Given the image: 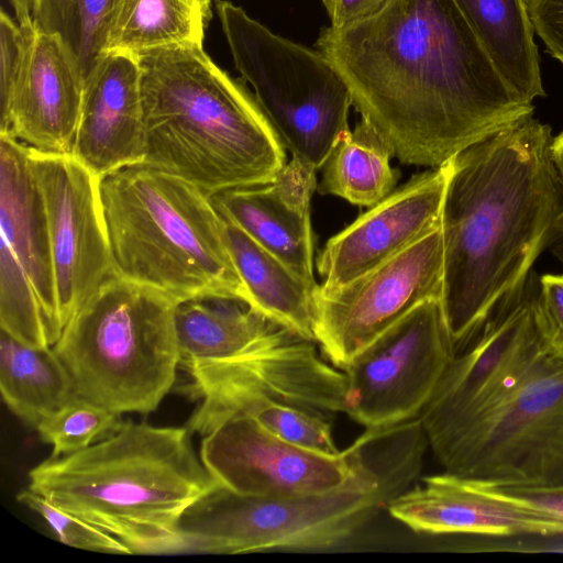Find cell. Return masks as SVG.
I'll use <instances>...</instances> for the list:
<instances>
[{
    "label": "cell",
    "mask_w": 563,
    "mask_h": 563,
    "mask_svg": "<svg viewBox=\"0 0 563 563\" xmlns=\"http://www.w3.org/2000/svg\"><path fill=\"white\" fill-rule=\"evenodd\" d=\"M316 47L406 165L440 167L534 110L497 71L454 0H393L369 19L322 27Z\"/></svg>",
    "instance_id": "obj_1"
},
{
    "label": "cell",
    "mask_w": 563,
    "mask_h": 563,
    "mask_svg": "<svg viewBox=\"0 0 563 563\" xmlns=\"http://www.w3.org/2000/svg\"><path fill=\"white\" fill-rule=\"evenodd\" d=\"M552 139L531 114L450 159L441 301L455 350L525 284L563 224Z\"/></svg>",
    "instance_id": "obj_2"
},
{
    "label": "cell",
    "mask_w": 563,
    "mask_h": 563,
    "mask_svg": "<svg viewBox=\"0 0 563 563\" xmlns=\"http://www.w3.org/2000/svg\"><path fill=\"white\" fill-rule=\"evenodd\" d=\"M141 69L143 162L211 195L266 185L286 165L285 147L245 81L203 46L151 51Z\"/></svg>",
    "instance_id": "obj_3"
},
{
    "label": "cell",
    "mask_w": 563,
    "mask_h": 563,
    "mask_svg": "<svg viewBox=\"0 0 563 563\" xmlns=\"http://www.w3.org/2000/svg\"><path fill=\"white\" fill-rule=\"evenodd\" d=\"M187 427L121 421L107 438L29 472V489L112 534L132 554L184 553L179 522L219 482Z\"/></svg>",
    "instance_id": "obj_4"
},
{
    "label": "cell",
    "mask_w": 563,
    "mask_h": 563,
    "mask_svg": "<svg viewBox=\"0 0 563 563\" xmlns=\"http://www.w3.org/2000/svg\"><path fill=\"white\" fill-rule=\"evenodd\" d=\"M99 196L113 274L176 302L221 297L249 303L209 194L137 163L101 176Z\"/></svg>",
    "instance_id": "obj_5"
},
{
    "label": "cell",
    "mask_w": 563,
    "mask_h": 563,
    "mask_svg": "<svg viewBox=\"0 0 563 563\" xmlns=\"http://www.w3.org/2000/svg\"><path fill=\"white\" fill-rule=\"evenodd\" d=\"M176 301L112 274L53 345L77 396L119 416L155 411L181 363Z\"/></svg>",
    "instance_id": "obj_6"
},
{
    "label": "cell",
    "mask_w": 563,
    "mask_h": 563,
    "mask_svg": "<svg viewBox=\"0 0 563 563\" xmlns=\"http://www.w3.org/2000/svg\"><path fill=\"white\" fill-rule=\"evenodd\" d=\"M415 476L396 465L330 493L301 497L236 494L220 485L184 514V553L236 554L266 550H316L340 545Z\"/></svg>",
    "instance_id": "obj_7"
},
{
    "label": "cell",
    "mask_w": 563,
    "mask_h": 563,
    "mask_svg": "<svg viewBox=\"0 0 563 563\" xmlns=\"http://www.w3.org/2000/svg\"><path fill=\"white\" fill-rule=\"evenodd\" d=\"M234 67L284 147L320 169L350 130V90L318 51L273 33L230 1L214 0Z\"/></svg>",
    "instance_id": "obj_8"
},
{
    "label": "cell",
    "mask_w": 563,
    "mask_h": 563,
    "mask_svg": "<svg viewBox=\"0 0 563 563\" xmlns=\"http://www.w3.org/2000/svg\"><path fill=\"white\" fill-rule=\"evenodd\" d=\"M445 472L497 485H563V360L540 355L432 451Z\"/></svg>",
    "instance_id": "obj_9"
},
{
    "label": "cell",
    "mask_w": 563,
    "mask_h": 563,
    "mask_svg": "<svg viewBox=\"0 0 563 563\" xmlns=\"http://www.w3.org/2000/svg\"><path fill=\"white\" fill-rule=\"evenodd\" d=\"M200 459L225 488L244 496L301 497L341 489L395 461L384 441L366 429L336 454L311 451L236 415L201 437Z\"/></svg>",
    "instance_id": "obj_10"
},
{
    "label": "cell",
    "mask_w": 563,
    "mask_h": 563,
    "mask_svg": "<svg viewBox=\"0 0 563 563\" xmlns=\"http://www.w3.org/2000/svg\"><path fill=\"white\" fill-rule=\"evenodd\" d=\"M180 366L190 377L184 393L199 402L187 428L200 437L256 400L284 401L327 418L346 409L344 371L314 341L298 335L230 358Z\"/></svg>",
    "instance_id": "obj_11"
},
{
    "label": "cell",
    "mask_w": 563,
    "mask_h": 563,
    "mask_svg": "<svg viewBox=\"0 0 563 563\" xmlns=\"http://www.w3.org/2000/svg\"><path fill=\"white\" fill-rule=\"evenodd\" d=\"M455 352L441 299L420 303L342 369L345 413L366 429L419 418Z\"/></svg>",
    "instance_id": "obj_12"
},
{
    "label": "cell",
    "mask_w": 563,
    "mask_h": 563,
    "mask_svg": "<svg viewBox=\"0 0 563 563\" xmlns=\"http://www.w3.org/2000/svg\"><path fill=\"white\" fill-rule=\"evenodd\" d=\"M527 280V279H526ZM505 297L461 344L419 420L434 451L508 390L548 352L538 320V287Z\"/></svg>",
    "instance_id": "obj_13"
},
{
    "label": "cell",
    "mask_w": 563,
    "mask_h": 563,
    "mask_svg": "<svg viewBox=\"0 0 563 563\" xmlns=\"http://www.w3.org/2000/svg\"><path fill=\"white\" fill-rule=\"evenodd\" d=\"M441 227L344 287L314 292L313 334L323 356L344 369L420 303L442 299Z\"/></svg>",
    "instance_id": "obj_14"
},
{
    "label": "cell",
    "mask_w": 563,
    "mask_h": 563,
    "mask_svg": "<svg viewBox=\"0 0 563 563\" xmlns=\"http://www.w3.org/2000/svg\"><path fill=\"white\" fill-rule=\"evenodd\" d=\"M27 164L45 209L64 328L113 274L99 196L100 177L71 154L27 147Z\"/></svg>",
    "instance_id": "obj_15"
},
{
    "label": "cell",
    "mask_w": 563,
    "mask_h": 563,
    "mask_svg": "<svg viewBox=\"0 0 563 563\" xmlns=\"http://www.w3.org/2000/svg\"><path fill=\"white\" fill-rule=\"evenodd\" d=\"M449 172L450 161L413 175L329 239L316 260L318 290L344 287L439 229Z\"/></svg>",
    "instance_id": "obj_16"
},
{
    "label": "cell",
    "mask_w": 563,
    "mask_h": 563,
    "mask_svg": "<svg viewBox=\"0 0 563 563\" xmlns=\"http://www.w3.org/2000/svg\"><path fill=\"white\" fill-rule=\"evenodd\" d=\"M85 81L65 44L34 26L0 135L27 147L71 154Z\"/></svg>",
    "instance_id": "obj_17"
},
{
    "label": "cell",
    "mask_w": 563,
    "mask_h": 563,
    "mask_svg": "<svg viewBox=\"0 0 563 563\" xmlns=\"http://www.w3.org/2000/svg\"><path fill=\"white\" fill-rule=\"evenodd\" d=\"M386 510L415 532L563 537V521L449 472L422 477L421 484L391 499Z\"/></svg>",
    "instance_id": "obj_18"
},
{
    "label": "cell",
    "mask_w": 563,
    "mask_h": 563,
    "mask_svg": "<svg viewBox=\"0 0 563 563\" xmlns=\"http://www.w3.org/2000/svg\"><path fill=\"white\" fill-rule=\"evenodd\" d=\"M317 170L298 157L266 185L210 195L219 214L277 256L297 275L318 286L313 273L314 238L311 199Z\"/></svg>",
    "instance_id": "obj_19"
},
{
    "label": "cell",
    "mask_w": 563,
    "mask_h": 563,
    "mask_svg": "<svg viewBox=\"0 0 563 563\" xmlns=\"http://www.w3.org/2000/svg\"><path fill=\"white\" fill-rule=\"evenodd\" d=\"M141 69L135 56L107 53L85 81L71 155L101 177L142 163Z\"/></svg>",
    "instance_id": "obj_20"
},
{
    "label": "cell",
    "mask_w": 563,
    "mask_h": 563,
    "mask_svg": "<svg viewBox=\"0 0 563 563\" xmlns=\"http://www.w3.org/2000/svg\"><path fill=\"white\" fill-rule=\"evenodd\" d=\"M0 241L29 276L53 345L63 332L45 209L27 164V146L0 135Z\"/></svg>",
    "instance_id": "obj_21"
},
{
    "label": "cell",
    "mask_w": 563,
    "mask_h": 563,
    "mask_svg": "<svg viewBox=\"0 0 563 563\" xmlns=\"http://www.w3.org/2000/svg\"><path fill=\"white\" fill-rule=\"evenodd\" d=\"M174 322L181 363L225 360L297 335L246 303L221 297L177 302Z\"/></svg>",
    "instance_id": "obj_22"
},
{
    "label": "cell",
    "mask_w": 563,
    "mask_h": 563,
    "mask_svg": "<svg viewBox=\"0 0 563 563\" xmlns=\"http://www.w3.org/2000/svg\"><path fill=\"white\" fill-rule=\"evenodd\" d=\"M224 231L232 260L249 294L247 306L288 331L314 341V292L319 285L308 284L243 230L225 220Z\"/></svg>",
    "instance_id": "obj_23"
},
{
    "label": "cell",
    "mask_w": 563,
    "mask_h": 563,
    "mask_svg": "<svg viewBox=\"0 0 563 563\" xmlns=\"http://www.w3.org/2000/svg\"><path fill=\"white\" fill-rule=\"evenodd\" d=\"M505 81L532 102L544 97L527 0H454Z\"/></svg>",
    "instance_id": "obj_24"
},
{
    "label": "cell",
    "mask_w": 563,
    "mask_h": 563,
    "mask_svg": "<svg viewBox=\"0 0 563 563\" xmlns=\"http://www.w3.org/2000/svg\"><path fill=\"white\" fill-rule=\"evenodd\" d=\"M212 0H112L104 53L203 46Z\"/></svg>",
    "instance_id": "obj_25"
},
{
    "label": "cell",
    "mask_w": 563,
    "mask_h": 563,
    "mask_svg": "<svg viewBox=\"0 0 563 563\" xmlns=\"http://www.w3.org/2000/svg\"><path fill=\"white\" fill-rule=\"evenodd\" d=\"M0 389L8 408L34 428L76 395L53 346L32 347L2 330Z\"/></svg>",
    "instance_id": "obj_26"
},
{
    "label": "cell",
    "mask_w": 563,
    "mask_h": 563,
    "mask_svg": "<svg viewBox=\"0 0 563 563\" xmlns=\"http://www.w3.org/2000/svg\"><path fill=\"white\" fill-rule=\"evenodd\" d=\"M393 153L364 119L343 133L320 168L317 190L353 205L373 207L395 188L399 173L391 168Z\"/></svg>",
    "instance_id": "obj_27"
},
{
    "label": "cell",
    "mask_w": 563,
    "mask_h": 563,
    "mask_svg": "<svg viewBox=\"0 0 563 563\" xmlns=\"http://www.w3.org/2000/svg\"><path fill=\"white\" fill-rule=\"evenodd\" d=\"M112 0H34L32 21L56 35L74 56L84 78L106 54V33Z\"/></svg>",
    "instance_id": "obj_28"
},
{
    "label": "cell",
    "mask_w": 563,
    "mask_h": 563,
    "mask_svg": "<svg viewBox=\"0 0 563 563\" xmlns=\"http://www.w3.org/2000/svg\"><path fill=\"white\" fill-rule=\"evenodd\" d=\"M0 325L32 347L53 346L34 287L11 250L0 241Z\"/></svg>",
    "instance_id": "obj_29"
},
{
    "label": "cell",
    "mask_w": 563,
    "mask_h": 563,
    "mask_svg": "<svg viewBox=\"0 0 563 563\" xmlns=\"http://www.w3.org/2000/svg\"><path fill=\"white\" fill-rule=\"evenodd\" d=\"M120 416L77 395L44 418L36 427L40 438L52 446V457L79 452L110 435Z\"/></svg>",
    "instance_id": "obj_30"
},
{
    "label": "cell",
    "mask_w": 563,
    "mask_h": 563,
    "mask_svg": "<svg viewBox=\"0 0 563 563\" xmlns=\"http://www.w3.org/2000/svg\"><path fill=\"white\" fill-rule=\"evenodd\" d=\"M243 415L275 437L295 445L327 454H336L332 428L327 417L284 401L264 399L242 406L233 416Z\"/></svg>",
    "instance_id": "obj_31"
},
{
    "label": "cell",
    "mask_w": 563,
    "mask_h": 563,
    "mask_svg": "<svg viewBox=\"0 0 563 563\" xmlns=\"http://www.w3.org/2000/svg\"><path fill=\"white\" fill-rule=\"evenodd\" d=\"M16 499L40 515L56 538L66 545L95 552L132 554L118 538L57 508L29 488L20 492Z\"/></svg>",
    "instance_id": "obj_32"
},
{
    "label": "cell",
    "mask_w": 563,
    "mask_h": 563,
    "mask_svg": "<svg viewBox=\"0 0 563 563\" xmlns=\"http://www.w3.org/2000/svg\"><path fill=\"white\" fill-rule=\"evenodd\" d=\"M537 311L548 353L563 360V274L540 277Z\"/></svg>",
    "instance_id": "obj_33"
},
{
    "label": "cell",
    "mask_w": 563,
    "mask_h": 563,
    "mask_svg": "<svg viewBox=\"0 0 563 563\" xmlns=\"http://www.w3.org/2000/svg\"><path fill=\"white\" fill-rule=\"evenodd\" d=\"M477 482L495 495L563 521V485L519 486Z\"/></svg>",
    "instance_id": "obj_34"
},
{
    "label": "cell",
    "mask_w": 563,
    "mask_h": 563,
    "mask_svg": "<svg viewBox=\"0 0 563 563\" xmlns=\"http://www.w3.org/2000/svg\"><path fill=\"white\" fill-rule=\"evenodd\" d=\"M534 33L563 65V0H527Z\"/></svg>",
    "instance_id": "obj_35"
},
{
    "label": "cell",
    "mask_w": 563,
    "mask_h": 563,
    "mask_svg": "<svg viewBox=\"0 0 563 563\" xmlns=\"http://www.w3.org/2000/svg\"><path fill=\"white\" fill-rule=\"evenodd\" d=\"M393 0H321L331 26L342 27L383 11Z\"/></svg>",
    "instance_id": "obj_36"
},
{
    "label": "cell",
    "mask_w": 563,
    "mask_h": 563,
    "mask_svg": "<svg viewBox=\"0 0 563 563\" xmlns=\"http://www.w3.org/2000/svg\"><path fill=\"white\" fill-rule=\"evenodd\" d=\"M19 24L32 22L34 0H10Z\"/></svg>",
    "instance_id": "obj_37"
},
{
    "label": "cell",
    "mask_w": 563,
    "mask_h": 563,
    "mask_svg": "<svg viewBox=\"0 0 563 563\" xmlns=\"http://www.w3.org/2000/svg\"><path fill=\"white\" fill-rule=\"evenodd\" d=\"M551 154L563 183V131L552 139Z\"/></svg>",
    "instance_id": "obj_38"
}]
</instances>
